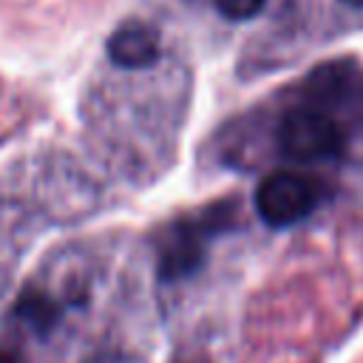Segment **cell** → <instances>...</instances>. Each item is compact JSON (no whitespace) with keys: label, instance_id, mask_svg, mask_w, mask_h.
Here are the masks:
<instances>
[{"label":"cell","instance_id":"52a82bcc","mask_svg":"<svg viewBox=\"0 0 363 363\" xmlns=\"http://www.w3.org/2000/svg\"><path fill=\"white\" fill-rule=\"evenodd\" d=\"M0 363H20V360L11 352H0Z\"/></svg>","mask_w":363,"mask_h":363},{"label":"cell","instance_id":"3957f363","mask_svg":"<svg viewBox=\"0 0 363 363\" xmlns=\"http://www.w3.org/2000/svg\"><path fill=\"white\" fill-rule=\"evenodd\" d=\"M301 96L335 116L343 128L363 125V68L352 60H332L309 71Z\"/></svg>","mask_w":363,"mask_h":363},{"label":"cell","instance_id":"6da1fadb","mask_svg":"<svg viewBox=\"0 0 363 363\" xmlns=\"http://www.w3.org/2000/svg\"><path fill=\"white\" fill-rule=\"evenodd\" d=\"M275 139L284 156L295 162H320L343 150L346 128L326 111L309 102H301L281 116Z\"/></svg>","mask_w":363,"mask_h":363},{"label":"cell","instance_id":"7a4b0ae2","mask_svg":"<svg viewBox=\"0 0 363 363\" xmlns=\"http://www.w3.org/2000/svg\"><path fill=\"white\" fill-rule=\"evenodd\" d=\"M233 216V207L227 204H213L204 213L179 221L176 227H170L162 250H159V278L162 281H182L187 275H193L201 264H204V252H207V241L213 235H218L221 230H227Z\"/></svg>","mask_w":363,"mask_h":363},{"label":"cell","instance_id":"5b68a950","mask_svg":"<svg viewBox=\"0 0 363 363\" xmlns=\"http://www.w3.org/2000/svg\"><path fill=\"white\" fill-rule=\"evenodd\" d=\"M108 57L119 68H147L159 57V31L142 20H128L111 34Z\"/></svg>","mask_w":363,"mask_h":363},{"label":"cell","instance_id":"8992f818","mask_svg":"<svg viewBox=\"0 0 363 363\" xmlns=\"http://www.w3.org/2000/svg\"><path fill=\"white\" fill-rule=\"evenodd\" d=\"M218 14H224L227 20H250L255 17L267 0H213Z\"/></svg>","mask_w":363,"mask_h":363},{"label":"cell","instance_id":"ba28073f","mask_svg":"<svg viewBox=\"0 0 363 363\" xmlns=\"http://www.w3.org/2000/svg\"><path fill=\"white\" fill-rule=\"evenodd\" d=\"M346 6H354V9H363V0H343Z\"/></svg>","mask_w":363,"mask_h":363},{"label":"cell","instance_id":"277c9868","mask_svg":"<svg viewBox=\"0 0 363 363\" xmlns=\"http://www.w3.org/2000/svg\"><path fill=\"white\" fill-rule=\"evenodd\" d=\"M320 199V184L295 170H275L255 187V213L269 227H289L306 218Z\"/></svg>","mask_w":363,"mask_h":363}]
</instances>
